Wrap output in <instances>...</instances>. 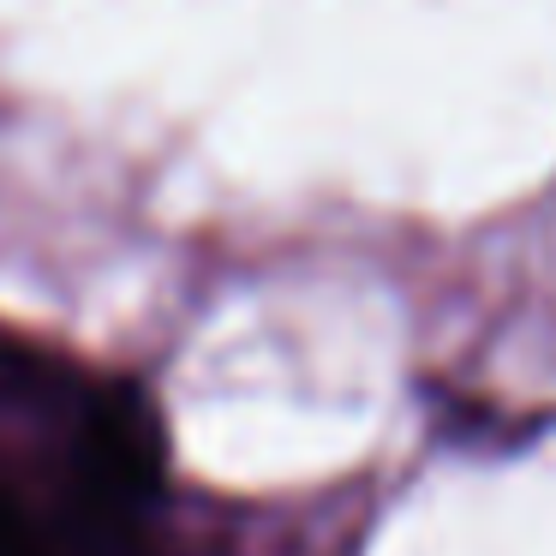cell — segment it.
Segmentation results:
<instances>
[{
    "label": "cell",
    "instance_id": "7a4b0ae2",
    "mask_svg": "<svg viewBox=\"0 0 556 556\" xmlns=\"http://www.w3.org/2000/svg\"><path fill=\"white\" fill-rule=\"evenodd\" d=\"M0 556H49V544L37 539V527L7 491H0Z\"/></svg>",
    "mask_w": 556,
    "mask_h": 556
},
{
    "label": "cell",
    "instance_id": "6da1fadb",
    "mask_svg": "<svg viewBox=\"0 0 556 556\" xmlns=\"http://www.w3.org/2000/svg\"><path fill=\"white\" fill-rule=\"evenodd\" d=\"M78 484H85V515L132 520L162 484V443L156 419L132 389H109L90 401L85 431H78Z\"/></svg>",
    "mask_w": 556,
    "mask_h": 556
}]
</instances>
